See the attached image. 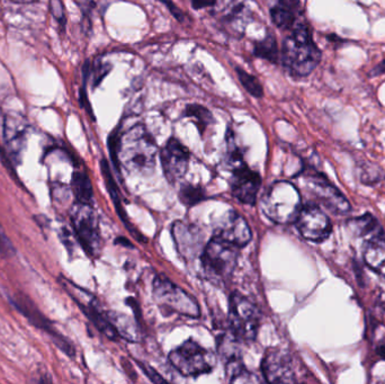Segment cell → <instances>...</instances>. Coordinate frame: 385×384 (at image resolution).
I'll return each instance as SVG.
<instances>
[{"instance_id": "cell-9", "label": "cell", "mask_w": 385, "mask_h": 384, "mask_svg": "<svg viewBox=\"0 0 385 384\" xmlns=\"http://www.w3.org/2000/svg\"><path fill=\"white\" fill-rule=\"evenodd\" d=\"M9 302L22 316H25L26 319L29 320L30 324L37 327V329L48 333V336L51 337L54 344L57 345L63 353L67 354L70 357H74V354H76L74 345L71 344L68 339L65 338L54 328L51 320H48L41 312L40 309L37 308V305L33 302L31 297H27L26 294L18 292L12 297H9Z\"/></svg>"}, {"instance_id": "cell-25", "label": "cell", "mask_w": 385, "mask_h": 384, "mask_svg": "<svg viewBox=\"0 0 385 384\" xmlns=\"http://www.w3.org/2000/svg\"><path fill=\"white\" fill-rule=\"evenodd\" d=\"M235 3L230 5L226 11L224 15V20L229 23L230 25L237 26V23L246 24V20H249L252 18V12H250L247 4L241 0H233Z\"/></svg>"}, {"instance_id": "cell-6", "label": "cell", "mask_w": 385, "mask_h": 384, "mask_svg": "<svg viewBox=\"0 0 385 384\" xmlns=\"http://www.w3.org/2000/svg\"><path fill=\"white\" fill-rule=\"evenodd\" d=\"M153 297L164 314H178L188 318H197L201 314L195 300L164 275L155 279Z\"/></svg>"}, {"instance_id": "cell-4", "label": "cell", "mask_w": 385, "mask_h": 384, "mask_svg": "<svg viewBox=\"0 0 385 384\" xmlns=\"http://www.w3.org/2000/svg\"><path fill=\"white\" fill-rule=\"evenodd\" d=\"M238 249L220 238L213 237L201 254L202 266L207 279L216 283L227 281L237 266Z\"/></svg>"}, {"instance_id": "cell-19", "label": "cell", "mask_w": 385, "mask_h": 384, "mask_svg": "<svg viewBox=\"0 0 385 384\" xmlns=\"http://www.w3.org/2000/svg\"><path fill=\"white\" fill-rule=\"evenodd\" d=\"M349 231L356 237H375V236L383 235L382 228L379 226V221L374 218L371 213L358 217V218L351 219L347 222ZM368 238V239H370Z\"/></svg>"}, {"instance_id": "cell-35", "label": "cell", "mask_w": 385, "mask_h": 384, "mask_svg": "<svg viewBox=\"0 0 385 384\" xmlns=\"http://www.w3.org/2000/svg\"><path fill=\"white\" fill-rule=\"evenodd\" d=\"M159 1L164 4V6H167V8L169 9V12L171 13V15H173L176 20H178V22H184V13L181 12L178 7L176 6L173 0H159Z\"/></svg>"}, {"instance_id": "cell-3", "label": "cell", "mask_w": 385, "mask_h": 384, "mask_svg": "<svg viewBox=\"0 0 385 384\" xmlns=\"http://www.w3.org/2000/svg\"><path fill=\"white\" fill-rule=\"evenodd\" d=\"M302 207L300 191L289 181H276L266 189L261 198L263 215L275 224L295 222Z\"/></svg>"}, {"instance_id": "cell-38", "label": "cell", "mask_w": 385, "mask_h": 384, "mask_svg": "<svg viewBox=\"0 0 385 384\" xmlns=\"http://www.w3.org/2000/svg\"><path fill=\"white\" fill-rule=\"evenodd\" d=\"M142 370L145 371L147 373L148 376L151 378V381L153 382H164V378L159 376L158 373L155 372V371L151 369V367L145 366V365H142Z\"/></svg>"}, {"instance_id": "cell-31", "label": "cell", "mask_w": 385, "mask_h": 384, "mask_svg": "<svg viewBox=\"0 0 385 384\" xmlns=\"http://www.w3.org/2000/svg\"><path fill=\"white\" fill-rule=\"evenodd\" d=\"M50 13L52 18L59 24L60 27L65 29L67 24V15H65L63 0H50Z\"/></svg>"}, {"instance_id": "cell-30", "label": "cell", "mask_w": 385, "mask_h": 384, "mask_svg": "<svg viewBox=\"0 0 385 384\" xmlns=\"http://www.w3.org/2000/svg\"><path fill=\"white\" fill-rule=\"evenodd\" d=\"M76 3L86 18H91L96 13L103 14L108 6V0H76Z\"/></svg>"}, {"instance_id": "cell-36", "label": "cell", "mask_w": 385, "mask_h": 384, "mask_svg": "<svg viewBox=\"0 0 385 384\" xmlns=\"http://www.w3.org/2000/svg\"><path fill=\"white\" fill-rule=\"evenodd\" d=\"M218 0H192V6L194 9L209 8L216 5Z\"/></svg>"}, {"instance_id": "cell-11", "label": "cell", "mask_w": 385, "mask_h": 384, "mask_svg": "<svg viewBox=\"0 0 385 384\" xmlns=\"http://www.w3.org/2000/svg\"><path fill=\"white\" fill-rule=\"evenodd\" d=\"M164 177L176 184L186 175L190 164V151L177 139L170 138L160 153Z\"/></svg>"}, {"instance_id": "cell-2", "label": "cell", "mask_w": 385, "mask_h": 384, "mask_svg": "<svg viewBox=\"0 0 385 384\" xmlns=\"http://www.w3.org/2000/svg\"><path fill=\"white\" fill-rule=\"evenodd\" d=\"M320 59V51L312 42L311 34L306 25H299L284 41L282 63L292 76H309L317 68Z\"/></svg>"}, {"instance_id": "cell-14", "label": "cell", "mask_w": 385, "mask_h": 384, "mask_svg": "<svg viewBox=\"0 0 385 384\" xmlns=\"http://www.w3.org/2000/svg\"><path fill=\"white\" fill-rule=\"evenodd\" d=\"M263 378L270 383H292L295 380L292 359L278 348L268 350L261 361Z\"/></svg>"}, {"instance_id": "cell-24", "label": "cell", "mask_w": 385, "mask_h": 384, "mask_svg": "<svg viewBox=\"0 0 385 384\" xmlns=\"http://www.w3.org/2000/svg\"><path fill=\"white\" fill-rule=\"evenodd\" d=\"M185 116L192 117L195 124L199 127L200 132L203 133L207 127L214 122L212 113L205 106L200 104L187 105L185 108Z\"/></svg>"}, {"instance_id": "cell-10", "label": "cell", "mask_w": 385, "mask_h": 384, "mask_svg": "<svg viewBox=\"0 0 385 384\" xmlns=\"http://www.w3.org/2000/svg\"><path fill=\"white\" fill-rule=\"evenodd\" d=\"M295 224L301 236L313 243H322L332 231L328 215L317 204L309 203L302 207Z\"/></svg>"}, {"instance_id": "cell-16", "label": "cell", "mask_w": 385, "mask_h": 384, "mask_svg": "<svg viewBox=\"0 0 385 384\" xmlns=\"http://www.w3.org/2000/svg\"><path fill=\"white\" fill-rule=\"evenodd\" d=\"M174 241H175L177 252L181 257L192 260L203 252V235L201 230L194 224H186L183 221H177L171 228Z\"/></svg>"}, {"instance_id": "cell-28", "label": "cell", "mask_w": 385, "mask_h": 384, "mask_svg": "<svg viewBox=\"0 0 385 384\" xmlns=\"http://www.w3.org/2000/svg\"><path fill=\"white\" fill-rule=\"evenodd\" d=\"M107 318L113 327L115 328L117 333H121V335L128 340H134L133 338H136V327L131 324V319L122 314L121 316L108 314Z\"/></svg>"}, {"instance_id": "cell-21", "label": "cell", "mask_w": 385, "mask_h": 384, "mask_svg": "<svg viewBox=\"0 0 385 384\" xmlns=\"http://www.w3.org/2000/svg\"><path fill=\"white\" fill-rule=\"evenodd\" d=\"M102 172L104 177H105L106 185H107V188L108 191H110V194H111L112 200H113L117 212H119V218L122 219L125 226H128V229H130L131 232H132L136 238H139V239L140 238H142V239H143V237H141V235L138 233V232L132 228L130 222H129L128 217L125 215L122 202H121V198H119V192H117V185L114 183V179L112 178L111 175V170H110V166H108L107 161H106L105 159H103L102 160Z\"/></svg>"}, {"instance_id": "cell-41", "label": "cell", "mask_w": 385, "mask_h": 384, "mask_svg": "<svg viewBox=\"0 0 385 384\" xmlns=\"http://www.w3.org/2000/svg\"><path fill=\"white\" fill-rule=\"evenodd\" d=\"M12 3L15 4H34L37 3V0H11Z\"/></svg>"}, {"instance_id": "cell-39", "label": "cell", "mask_w": 385, "mask_h": 384, "mask_svg": "<svg viewBox=\"0 0 385 384\" xmlns=\"http://www.w3.org/2000/svg\"><path fill=\"white\" fill-rule=\"evenodd\" d=\"M381 75H385V59L383 60V61H381V63H379L375 68L372 69V70L370 71L368 76L375 77L381 76Z\"/></svg>"}, {"instance_id": "cell-15", "label": "cell", "mask_w": 385, "mask_h": 384, "mask_svg": "<svg viewBox=\"0 0 385 384\" xmlns=\"http://www.w3.org/2000/svg\"><path fill=\"white\" fill-rule=\"evenodd\" d=\"M214 237L241 248L247 246L252 241V230L242 215L230 211L218 222Z\"/></svg>"}, {"instance_id": "cell-18", "label": "cell", "mask_w": 385, "mask_h": 384, "mask_svg": "<svg viewBox=\"0 0 385 384\" xmlns=\"http://www.w3.org/2000/svg\"><path fill=\"white\" fill-rule=\"evenodd\" d=\"M364 260L370 269L379 273L385 279V236H375L366 241L364 252Z\"/></svg>"}, {"instance_id": "cell-33", "label": "cell", "mask_w": 385, "mask_h": 384, "mask_svg": "<svg viewBox=\"0 0 385 384\" xmlns=\"http://www.w3.org/2000/svg\"><path fill=\"white\" fill-rule=\"evenodd\" d=\"M112 65L110 63H95L93 65V86L100 85V82H102L106 76H107L108 72L111 71Z\"/></svg>"}, {"instance_id": "cell-37", "label": "cell", "mask_w": 385, "mask_h": 384, "mask_svg": "<svg viewBox=\"0 0 385 384\" xmlns=\"http://www.w3.org/2000/svg\"><path fill=\"white\" fill-rule=\"evenodd\" d=\"M280 6L291 9L292 12L298 11L300 8V1L299 0H280Z\"/></svg>"}, {"instance_id": "cell-40", "label": "cell", "mask_w": 385, "mask_h": 384, "mask_svg": "<svg viewBox=\"0 0 385 384\" xmlns=\"http://www.w3.org/2000/svg\"><path fill=\"white\" fill-rule=\"evenodd\" d=\"M377 353H379V355L381 356L383 359H385V343H382V344L379 345V347H377Z\"/></svg>"}, {"instance_id": "cell-26", "label": "cell", "mask_w": 385, "mask_h": 384, "mask_svg": "<svg viewBox=\"0 0 385 384\" xmlns=\"http://www.w3.org/2000/svg\"><path fill=\"white\" fill-rule=\"evenodd\" d=\"M235 72H237L239 82H241L242 87H244L252 96L256 97V98H263V86H261V82H259V80H258L255 76H252V75H250L249 72H247L246 70L240 68V67H237V68H235Z\"/></svg>"}, {"instance_id": "cell-8", "label": "cell", "mask_w": 385, "mask_h": 384, "mask_svg": "<svg viewBox=\"0 0 385 384\" xmlns=\"http://www.w3.org/2000/svg\"><path fill=\"white\" fill-rule=\"evenodd\" d=\"M261 325V312L252 301L235 292L230 297V331L240 342H252L257 336Z\"/></svg>"}, {"instance_id": "cell-27", "label": "cell", "mask_w": 385, "mask_h": 384, "mask_svg": "<svg viewBox=\"0 0 385 384\" xmlns=\"http://www.w3.org/2000/svg\"><path fill=\"white\" fill-rule=\"evenodd\" d=\"M270 18L273 23L282 30H289L294 25V13L284 6H275L270 9Z\"/></svg>"}, {"instance_id": "cell-12", "label": "cell", "mask_w": 385, "mask_h": 384, "mask_svg": "<svg viewBox=\"0 0 385 384\" xmlns=\"http://www.w3.org/2000/svg\"><path fill=\"white\" fill-rule=\"evenodd\" d=\"M306 187L318 201L336 215H345L351 211L348 200L343 196L337 187L329 183L321 175H311L306 177Z\"/></svg>"}, {"instance_id": "cell-17", "label": "cell", "mask_w": 385, "mask_h": 384, "mask_svg": "<svg viewBox=\"0 0 385 384\" xmlns=\"http://www.w3.org/2000/svg\"><path fill=\"white\" fill-rule=\"evenodd\" d=\"M29 125L23 115L9 113L4 119V140L6 143L7 153L13 159H20L24 147Z\"/></svg>"}, {"instance_id": "cell-20", "label": "cell", "mask_w": 385, "mask_h": 384, "mask_svg": "<svg viewBox=\"0 0 385 384\" xmlns=\"http://www.w3.org/2000/svg\"><path fill=\"white\" fill-rule=\"evenodd\" d=\"M71 189L76 196L77 202L84 204H91L93 202V185L91 178L85 172H76L72 175Z\"/></svg>"}, {"instance_id": "cell-22", "label": "cell", "mask_w": 385, "mask_h": 384, "mask_svg": "<svg viewBox=\"0 0 385 384\" xmlns=\"http://www.w3.org/2000/svg\"><path fill=\"white\" fill-rule=\"evenodd\" d=\"M227 376L233 383H255L259 382L254 373L247 370L240 357L227 361Z\"/></svg>"}, {"instance_id": "cell-34", "label": "cell", "mask_w": 385, "mask_h": 384, "mask_svg": "<svg viewBox=\"0 0 385 384\" xmlns=\"http://www.w3.org/2000/svg\"><path fill=\"white\" fill-rule=\"evenodd\" d=\"M0 161H1V164L5 166V168L8 170L9 174L12 175V177L14 178L15 181H18L20 185H22L20 179H18V174L15 172L14 165L12 164V160L9 158L8 153H7L6 150L4 149L1 146H0Z\"/></svg>"}, {"instance_id": "cell-23", "label": "cell", "mask_w": 385, "mask_h": 384, "mask_svg": "<svg viewBox=\"0 0 385 384\" xmlns=\"http://www.w3.org/2000/svg\"><path fill=\"white\" fill-rule=\"evenodd\" d=\"M255 57L261 58L270 63H278V46L275 35H267L263 40L255 43L254 46Z\"/></svg>"}, {"instance_id": "cell-7", "label": "cell", "mask_w": 385, "mask_h": 384, "mask_svg": "<svg viewBox=\"0 0 385 384\" xmlns=\"http://www.w3.org/2000/svg\"><path fill=\"white\" fill-rule=\"evenodd\" d=\"M71 224L77 239L86 254L91 258L100 257L102 252V236L97 215L91 204L77 202L70 213Z\"/></svg>"}, {"instance_id": "cell-29", "label": "cell", "mask_w": 385, "mask_h": 384, "mask_svg": "<svg viewBox=\"0 0 385 384\" xmlns=\"http://www.w3.org/2000/svg\"><path fill=\"white\" fill-rule=\"evenodd\" d=\"M204 191L201 187L194 186V185H190V184H186V185H183L181 188V192H179V198L181 201L185 204V205H188V207H192V205H195V204L200 203V202L204 200Z\"/></svg>"}, {"instance_id": "cell-13", "label": "cell", "mask_w": 385, "mask_h": 384, "mask_svg": "<svg viewBox=\"0 0 385 384\" xmlns=\"http://www.w3.org/2000/svg\"><path fill=\"white\" fill-rule=\"evenodd\" d=\"M233 177L230 179L231 192L241 203L254 205L261 186V178L258 172L250 169L246 164L231 170Z\"/></svg>"}, {"instance_id": "cell-32", "label": "cell", "mask_w": 385, "mask_h": 384, "mask_svg": "<svg viewBox=\"0 0 385 384\" xmlns=\"http://www.w3.org/2000/svg\"><path fill=\"white\" fill-rule=\"evenodd\" d=\"M16 255V249L9 239L3 226L0 224V256L3 258H11Z\"/></svg>"}, {"instance_id": "cell-1", "label": "cell", "mask_w": 385, "mask_h": 384, "mask_svg": "<svg viewBox=\"0 0 385 384\" xmlns=\"http://www.w3.org/2000/svg\"><path fill=\"white\" fill-rule=\"evenodd\" d=\"M108 147L114 162L119 160L129 174L145 176L155 169L158 147L143 125H134L122 136L114 131L108 139Z\"/></svg>"}, {"instance_id": "cell-5", "label": "cell", "mask_w": 385, "mask_h": 384, "mask_svg": "<svg viewBox=\"0 0 385 384\" xmlns=\"http://www.w3.org/2000/svg\"><path fill=\"white\" fill-rule=\"evenodd\" d=\"M169 361L176 370L185 376L207 374L216 364V355L202 347L199 343L188 339L169 354Z\"/></svg>"}]
</instances>
